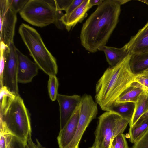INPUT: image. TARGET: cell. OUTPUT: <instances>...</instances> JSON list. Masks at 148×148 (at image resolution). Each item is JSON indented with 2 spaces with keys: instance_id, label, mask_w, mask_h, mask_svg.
I'll list each match as a JSON object with an SVG mask.
<instances>
[{
  "instance_id": "4fadbf2b",
  "label": "cell",
  "mask_w": 148,
  "mask_h": 148,
  "mask_svg": "<svg viewBox=\"0 0 148 148\" xmlns=\"http://www.w3.org/2000/svg\"><path fill=\"white\" fill-rule=\"evenodd\" d=\"M125 45L131 55L148 51V22Z\"/></svg>"
},
{
  "instance_id": "d6986e66",
  "label": "cell",
  "mask_w": 148,
  "mask_h": 148,
  "mask_svg": "<svg viewBox=\"0 0 148 148\" xmlns=\"http://www.w3.org/2000/svg\"><path fill=\"white\" fill-rule=\"evenodd\" d=\"M135 103L133 102H124L115 103L107 111L116 113L122 118L130 121L133 115Z\"/></svg>"
},
{
  "instance_id": "ac0fdd59",
  "label": "cell",
  "mask_w": 148,
  "mask_h": 148,
  "mask_svg": "<svg viewBox=\"0 0 148 148\" xmlns=\"http://www.w3.org/2000/svg\"><path fill=\"white\" fill-rule=\"evenodd\" d=\"M144 90L137 83L134 82L119 96L115 103L124 102L135 103L139 96Z\"/></svg>"
},
{
  "instance_id": "e0dca14e",
  "label": "cell",
  "mask_w": 148,
  "mask_h": 148,
  "mask_svg": "<svg viewBox=\"0 0 148 148\" xmlns=\"http://www.w3.org/2000/svg\"><path fill=\"white\" fill-rule=\"evenodd\" d=\"M148 110V91L144 90L135 103L134 113L129 123L130 127H133L140 117Z\"/></svg>"
},
{
  "instance_id": "8fae6325",
  "label": "cell",
  "mask_w": 148,
  "mask_h": 148,
  "mask_svg": "<svg viewBox=\"0 0 148 148\" xmlns=\"http://www.w3.org/2000/svg\"><path fill=\"white\" fill-rule=\"evenodd\" d=\"M18 66L17 79L18 83H27L31 82L38 74V67L26 55L16 48Z\"/></svg>"
},
{
  "instance_id": "9c48e42d",
  "label": "cell",
  "mask_w": 148,
  "mask_h": 148,
  "mask_svg": "<svg viewBox=\"0 0 148 148\" xmlns=\"http://www.w3.org/2000/svg\"><path fill=\"white\" fill-rule=\"evenodd\" d=\"M0 41L8 45L14 42L16 14L10 8L8 0H0Z\"/></svg>"
},
{
  "instance_id": "d590c367",
  "label": "cell",
  "mask_w": 148,
  "mask_h": 148,
  "mask_svg": "<svg viewBox=\"0 0 148 148\" xmlns=\"http://www.w3.org/2000/svg\"><path fill=\"white\" fill-rule=\"evenodd\" d=\"M112 143V142H111L108 148H114Z\"/></svg>"
},
{
  "instance_id": "5bb4252c",
  "label": "cell",
  "mask_w": 148,
  "mask_h": 148,
  "mask_svg": "<svg viewBox=\"0 0 148 148\" xmlns=\"http://www.w3.org/2000/svg\"><path fill=\"white\" fill-rule=\"evenodd\" d=\"M89 0H84L82 3L69 14H64L60 21L69 31L79 22H81L87 16V11L92 7Z\"/></svg>"
},
{
  "instance_id": "cb8c5ba5",
  "label": "cell",
  "mask_w": 148,
  "mask_h": 148,
  "mask_svg": "<svg viewBox=\"0 0 148 148\" xmlns=\"http://www.w3.org/2000/svg\"><path fill=\"white\" fill-rule=\"evenodd\" d=\"M46 1L57 10H64L66 11L73 0H46Z\"/></svg>"
},
{
  "instance_id": "277c9868",
  "label": "cell",
  "mask_w": 148,
  "mask_h": 148,
  "mask_svg": "<svg viewBox=\"0 0 148 148\" xmlns=\"http://www.w3.org/2000/svg\"><path fill=\"white\" fill-rule=\"evenodd\" d=\"M18 32L39 68L49 76L56 75L58 71L56 59L47 49L38 32L23 23L19 26Z\"/></svg>"
},
{
  "instance_id": "7a4b0ae2",
  "label": "cell",
  "mask_w": 148,
  "mask_h": 148,
  "mask_svg": "<svg viewBox=\"0 0 148 148\" xmlns=\"http://www.w3.org/2000/svg\"><path fill=\"white\" fill-rule=\"evenodd\" d=\"M129 54L116 66L105 71L96 85L95 101L103 111H107L122 93L135 82L136 75L130 65Z\"/></svg>"
},
{
  "instance_id": "8992f818",
  "label": "cell",
  "mask_w": 148,
  "mask_h": 148,
  "mask_svg": "<svg viewBox=\"0 0 148 148\" xmlns=\"http://www.w3.org/2000/svg\"><path fill=\"white\" fill-rule=\"evenodd\" d=\"M130 122L116 113L106 111L98 118L94 143L98 148H108L114 138L123 133Z\"/></svg>"
},
{
  "instance_id": "3957f363",
  "label": "cell",
  "mask_w": 148,
  "mask_h": 148,
  "mask_svg": "<svg viewBox=\"0 0 148 148\" xmlns=\"http://www.w3.org/2000/svg\"><path fill=\"white\" fill-rule=\"evenodd\" d=\"M0 134H9L25 143L31 134L29 112L19 95H16L0 112Z\"/></svg>"
},
{
  "instance_id": "83f0119b",
  "label": "cell",
  "mask_w": 148,
  "mask_h": 148,
  "mask_svg": "<svg viewBox=\"0 0 148 148\" xmlns=\"http://www.w3.org/2000/svg\"><path fill=\"white\" fill-rule=\"evenodd\" d=\"M135 82L138 84L144 90L148 91V78L142 74L136 75Z\"/></svg>"
},
{
  "instance_id": "d6a6232c",
  "label": "cell",
  "mask_w": 148,
  "mask_h": 148,
  "mask_svg": "<svg viewBox=\"0 0 148 148\" xmlns=\"http://www.w3.org/2000/svg\"><path fill=\"white\" fill-rule=\"evenodd\" d=\"M103 1V0H89V3L91 7L95 5L99 6L102 4Z\"/></svg>"
},
{
  "instance_id": "e575fe53",
  "label": "cell",
  "mask_w": 148,
  "mask_h": 148,
  "mask_svg": "<svg viewBox=\"0 0 148 148\" xmlns=\"http://www.w3.org/2000/svg\"><path fill=\"white\" fill-rule=\"evenodd\" d=\"M138 1L142 2L144 3L147 4L148 5V0H139Z\"/></svg>"
},
{
  "instance_id": "d4e9b609",
  "label": "cell",
  "mask_w": 148,
  "mask_h": 148,
  "mask_svg": "<svg viewBox=\"0 0 148 148\" xmlns=\"http://www.w3.org/2000/svg\"><path fill=\"white\" fill-rule=\"evenodd\" d=\"M29 0H8L9 6L15 13L20 12Z\"/></svg>"
},
{
  "instance_id": "f546056e",
  "label": "cell",
  "mask_w": 148,
  "mask_h": 148,
  "mask_svg": "<svg viewBox=\"0 0 148 148\" xmlns=\"http://www.w3.org/2000/svg\"><path fill=\"white\" fill-rule=\"evenodd\" d=\"M36 140V143H35L32 141L31 138V134H30L26 142L27 148H45L42 146L37 139Z\"/></svg>"
},
{
  "instance_id": "4316f807",
  "label": "cell",
  "mask_w": 148,
  "mask_h": 148,
  "mask_svg": "<svg viewBox=\"0 0 148 148\" xmlns=\"http://www.w3.org/2000/svg\"><path fill=\"white\" fill-rule=\"evenodd\" d=\"M132 148H148V130L134 143Z\"/></svg>"
},
{
  "instance_id": "7c38bea8",
  "label": "cell",
  "mask_w": 148,
  "mask_h": 148,
  "mask_svg": "<svg viewBox=\"0 0 148 148\" xmlns=\"http://www.w3.org/2000/svg\"><path fill=\"white\" fill-rule=\"evenodd\" d=\"M79 113V105L64 127L60 130L57 137L59 148H65L73 138L77 128Z\"/></svg>"
},
{
  "instance_id": "836d02e7",
  "label": "cell",
  "mask_w": 148,
  "mask_h": 148,
  "mask_svg": "<svg viewBox=\"0 0 148 148\" xmlns=\"http://www.w3.org/2000/svg\"><path fill=\"white\" fill-rule=\"evenodd\" d=\"M141 74H142L143 75L148 78V71H145Z\"/></svg>"
},
{
  "instance_id": "6da1fadb",
  "label": "cell",
  "mask_w": 148,
  "mask_h": 148,
  "mask_svg": "<svg viewBox=\"0 0 148 148\" xmlns=\"http://www.w3.org/2000/svg\"><path fill=\"white\" fill-rule=\"evenodd\" d=\"M121 5L118 0H103L83 24L80 38L86 50L95 53L106 45L118 22Z\"/></svg>"
},
{
  "instance_id": "9a60e30c",
  "label": "cell",
  "mask_w": 148,
  "mask_h": 148,
  "mask_svg": "<svg viewBox=\"0 0 148 148\" xmlns=\"http://www.w3.org/2000/svg\"><path fill=\"white\" fill-rule=\"evenodd\" d=\"M98 50L104 52L107 61L112 67L116 65L130 54L125 45L121 48L103 46L99 47Z\"/></svg>"
},
{
  "instance_id": "5b68a950",
  "label": "cell",
  "mask_w": 148,
  "mask_h": 148,
  "mask_svg": "<svg viewBox=\"0 0 148 148\" xmlns=\"http://www.w3.org/2000/svg\"><path fill=\"white\" fill-rule=\"evenodd\" d=\"M19 14L34 26L42 27L54 24L59 29L65 28L60 21L64 14L62 11L57 10L46 0H29Z\"/></svg>"
},
{
  "instance_id": "603a6c76",
  "label": "cell",
  "mask_w": 148,
  "mask_h": 148,
  "mask_svg": "<svg viewBox=\"0 0 148 148\" xmlns=\"http://www.w3.org/2000/svg\"><path fill=\"white\" fill-rule=\"evenodd\" d=\"M7 148H27L26 143L8 134L7 136Z\"/></svg>"
},
{
  "instance_id": "4dcf8cb0",
  "label": "cell",
  "mask_w": 148,
  "mask_h": 148,
  "mask_svg": "<svg viewBox=\"0 0 148 148\" xmlns=\"http://www.w3.org/2000/svg\"><path fill=\"white\" fill-rule=\"evenodd\" d=\"M8 134L7 133L0 134V148H7Z\"/></svg>"
},
{
  "instance_id": "44dd1931",
  "label": "cell",
  "mask_w": 148,
  "mask_h": 148,
  "mask_svg": "<svg viewBox=\"0 0 148 148\" xmlns=\"http://www.w3.org/2000/svg\"><path fill=\"white\" fill-rule=\"evenodd\" d=\"M58 86V81L56 75L49 76L48 89L49 97L52 101H54L57 99Z\"/></svg>"
},
{
  "instance_id": "484cf974",
  "label": "cell",
  "mask_w": 148,
  "mask_h": 148,
  "mask_svg": "<svg viewBox=\"0 0 148 148\" xmlns=\"http://www.w3.org/2000/svg\"><path fill=\"white\" fill-rule=\"evenodd\" d=\"M112 143L114 148H129L125 136L123 133L117 136Z\"/></svg>"
},
{
  "instance_id": "2e32d148",
  "label": "cell",
  "mask_w": 148,
  "mask_h": 148,
  "mask_svg": "<svg viewBox=\"0 0 148 148\" xmlns=\"http://www.w3.org/2000/svg\"><path fill=\"white\" fill-rule=\"evenodd\" d=\"M130 65L132 72L135 75L148 71V51L131 54Z\"/></svg>"
},
{
  "instance_id": "ffe728a7",
  "label": "cell",
  "mask_w": 148,
  "mask_h": 148,
  "mask_svg": "<svg viewBox=\"0 0 148 148\" xmlns=\"http://www.w3.org/2000/svg\"><path fill=\"white\" fill-rule=\"evenodd\" d=\"M148 130V118L129 129L128 135L130 142L134 143Z\"/></svg>"
},
{
  "instance_id": "52a82bcc",
  "label": "cell",
  "mask_w": 148,
  "mask_h": 148,
  "mask_svg": "<svg viewBox=\"0 0 148 148\" xmlns=\"http://www.w3.org/2000/svg\"><path fill=\"white\" fill-rule=\"evenodd\" d=\"M77 130L73 139L65 148H79V143L86 129L98 114L97 103L91 95L84 94L81 97Z\"/></svg>"
},
{
  "instance_id": "30bf717a",
  "label": "cell",
  "mask_w": 148,
  "mask_h": 148,
  "mask_svg": "<svg viewBox=\"0 0 148 148\" xmlns=\"http://www.w3.org/2000/svg\"><path fill=\"white\" fill-rule=\"evenodd\" d=\"M81 97L77 95H67L58 94L57 99L59 106L60 130L65 126L79 105Z\"/></svg>"
},
{
  "instance_id": "1f68e13d",
  "label": "cell",
  "mask_w": 148,
  "mask_h": 148,
  "mask_svg": "<svg viewBox=\"0 0 148 148\" xmlns=\"http://www.w3.org/2000/svg\"><path fill=\"white\" fill-rule=\"evenodd\" d=\"M147 118H148V110L140 117L134 125L139 124Z\"/></svg>"
},
{
  "instance_id": "7402d4cb",
  "label": "cell",
  "mask_w": 148,
  "mask_h": 148,
  "mask_svg": "<svg viewBox=\"0 0 148 148\" xmlns=\"http://www.w3.org/2000/svg\"><path fill=\"white\" fill-rule=\"evenodd\" d=\"M0 112H2L11 100L16 95L10 91L5 86L0 88Z\"/></svg>"
},
{
  "instance_id": "f1b7e54d",
  "label": "cell",
  "mask_w": 148,
  "mask_h": 148,
  "mask_svg": "<svg viewBox=\"0 0 148 148\" xmlns=\"http://www.w3.org/2000/svg\"><path fill=\"white\" fill-rule=\"evenodd\" d=\"M84 0H73L66 10L65 14H69L80 5Z\"/></svg>"
},
{
  "instance_id": "ba28073f",
  "label": "cell",
  "mask_w": 148,
  "mask_h": 148,
  "mask_svg": "<svg viewBox=\"0 0 148 148\" xmlns=\"http://www.w3.org/2000/svg\"><path fill=\"white\" fill-rule=\"evenodd\" d=\"M16 48L14 42L8 46L4 69L0 83V88L5 86L12 93L18 95H19L17 79L18 60Z\"/></svg>"
}]
</instances>
